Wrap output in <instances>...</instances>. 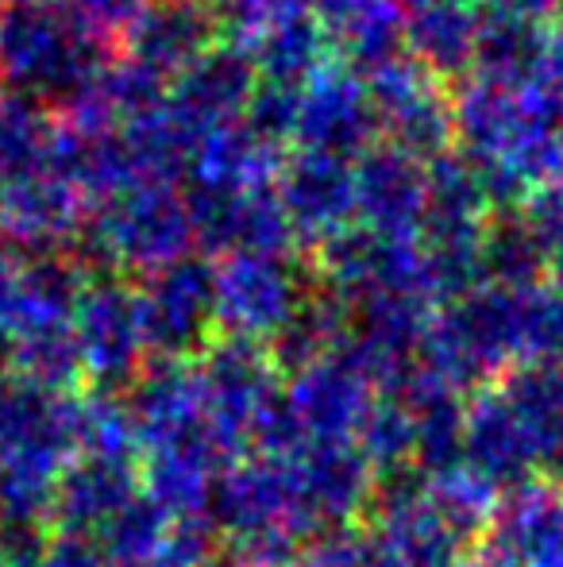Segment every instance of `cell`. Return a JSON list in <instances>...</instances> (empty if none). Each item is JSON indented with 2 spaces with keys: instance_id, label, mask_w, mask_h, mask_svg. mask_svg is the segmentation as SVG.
Wrapping results in <instances>:
<instances>
[{
  "instance_id": "cell-1",
  "label": "cell",
  "mask_w": 563,
  "mask_h": 567,
  "mask_svg": "<svg viewBox=\"0 0 563 567\" xmlns=\"http://www.w3.org/2000/svg\"><path fill=\"white\" fill-rule=\"evenodd\" d=\"M494 537L502 564L563 567V483L552 475L510 486V498L494 509Z\"/></svg>"
},
{
  "instance_id": "cell-2",
  "label": "cell",
  "mask_w": 563,
  "mask_h": 567,
  "mask_svg": "<svg viewBox=\"0 0 563 567\" xmlns=\"http://www.w3.org/2000/svg\"><path fill=\"white\" fill-rule=\"evenodd\" d=\"M502 398L518 413L541 475L556 478V471H563V367L525 363L505 379Z\"/></svg>"
},
{
  "instance_id": "cell-3",
  "label": "cell",
  "mask_w": 563,
  "mask_h": 567,
  "mask_svg": "<svg viewBox=\"0 0 563 567\" xmlns=\"http://www.w3.org/2000/svg\"><path fill=\"white\" fill-rule=\"evenodd\" d=\"M471 441L475 452H479V463L487 467V475L498 478L502 486H521L525 478L541 475L533 444H529L518 413L510 410V402L502 394H490L479 402Z\"/></svg>"
},
{
  "instance_id": "cell-4",
  "label": "cell",
  "mask_w": 563,
  "mask_h": 567,
  "mask_svg": "<svg viewBox=\"0 0 563 567\" xmlns=\"http://www.w3.org/2000/svg\"><path fill=\"white\" fill-rule=\"evenodd\" d=\"M518 340L525 363L563 367V290L529 293L518 313Z\"/></svg>"
},
{
  "instance_id": "cell-5",
  "label": "cell",
  "mask_w": 563,
  "mask_h": 567,
  "mask_svg": "<svg viewBox=\"0 0 563 567\" xmlns=\"http://www.w3.org/2000/svg\"><path fill=\"white\" fill-rule=\"evenodd\" d=\"M490 567H510V564H502V560H498V564H490Z\"/></svg>"
}]
</instances>
